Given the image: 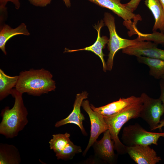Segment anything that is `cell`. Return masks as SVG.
Instances as JSON below:
<instances>
[{
	"label": "cell",
	"mask_w": 164,
	"mask_h": 164,
	"mask_svg": "<svg viewBox=\"0 0 164 164\" xmlns=\"http://www.w3.org/2000/svg\"><path fill=\"white\" fill-rule=\"evenodd\" d=\"M22 94L13 89L11 94L15 98L14 106L11 109L6 107L2 111L0 134L7 138L16 137L28 123V112L24 104Z\"/></svg>",
	"instance_id": "cell-1"
},
{
	"label": "cell",
	"mask_w": 164,
	"mask_h": 164,
	"mask_svg": "<svg viewBox=\"0 0 164 164\" xmlns=\"http://www.w3.org/2000/svg\"><path fill=\"white\" fill-rule=\"evenodd\" d=\"M18 76L15 88L22 94L40 96L54 91L56 88L52 74L43 68L22 71Z\"/></svg>",
	"instance_id": "cell-2"
},
{
	"label": "cell",
	"mask_w": 164,
	"mask_h": 164,
	"mask_svg": "<svg viewBox=\"0 0 164 164\" xmlns=\"http://www.w3.org/2000/svg\"><path fill=\"white\" fill-rule=\"evenodd\" d=\"M142 106V102L128 107L116 114L103 116L111 138L114 142V149L119 154L127 153L126 146L121 142L118 136L120 131L129 120L139 117Z\"/></svg>",
	"instance_id": "cell-3"
},
{
	"label": "cell",
	"mask_w": 164,
	"mask_h": 164,
	"mask_svg": "<svg viewBox=\"0 0 164 164\" xmlns=\"http://www.w3.org/2000/svg\"><path fill=\"white\" fill-rule=\"evenodd\" d=\"M103 21L104 24L107 27L109 32L110 37L107 43L109 52L106 63L107 70L111 71L113 65L115 54L118 50L134 45L139 41L144 40V39L140 36L133 40L120 37L116 31L114 17L110 13H104Z\"/></svg>",
	"instance_id": "cell-4"
},
{
	"label": "cell",
	"mask_w": 164,
	"mask_h": 164,
	"mask_svg": "<svg viewBox=\"0 0 164 164\" xmlns=\"http://www.w3.org/2000/svg\"><path fill=\"white\" fill-rule=\"evenodd\" d=\"M160 137L164 138V132H148L136 123L124 128L121 138L122 143L127 146L152 144L157 145Z\"/></svg>",
	"instance_id": "cell-5"
},
{
	"label": "cell",
	"mask_w": 164,
	"mask_h": 164,
	"mask_svg": "<svg viewBox=\"0 0 164 164\" xmlns=\"http://www.w3.org/2000/svg\"><path fill=\"white\" fill-rule=\"evenodd\" d=\"M140 97L142 106L139 117L147 123L151 131L155 130L164 113V104L159 98H152L145 93H142Z\"/></svg>",
	"instance_id": "cell-6"
},
{
	"label": "cell",
	"mask_w": 164,
	"mask_h": 164,
	"mask_svg": "<svg viewBox=\"0 0 164 164\" xmlns=\"http://www.w3.org/2000/svg\"><path fill=\"white\" fill-rule=\"evenodd\" d=\"M49 141L50 148L56 154L58 159H72L76 154L82 152L80 146L75 145L70 140V134H53Z\"/></svg>",
	"instance_id": "cell-7"
},
{
	"label": "cell",
	"mask_w": 164,
	"mask_h": 164,
	"mask_svg": "<svg viewBox=\"0 0 164 164\" xmlns=\"http://www.w3.org/2000/svg\"><path fill=\"white\" fill-rule=\"evenodd\" d=\"M94 153L93 161L110 164L116 163L117 156L114 150V142L112 139L108 129L104 132L102 138L96 140L92 146Z\"/></svg>",
	"instance_id": "cell-8"
},
{
	"label": "cell",
	"mask_w": 164,
	"mask_h": 164,
	"mask_svg": "<svg viewBox=\"0 0 164 164\" xmlns=\"http://www.w3.org/2000/svg\"><path fill=\"white\" fill-rule=\"evenodd\" d=\"M81 106L88 114L91 123L90 138L87 146L83 153V155L85 156L100 135L108 129V127L103 116L92 109L88 100H84Z\"/></svg>",
	"instance_id": "cell-9"
},
{
	"label": "cell",
	"mask_w": 164,
	"mask_h": 164,
	"mask_svg": "<svg viewBox=\"0 0 164 164\" xmlns=\"http://www.w3.org/2000/svg\"><path fill=\"white\" fill-rule=\"evenodd\" d=\"M158 44L141 40L136 44L122 49L126 54L136 56H143L164 60V50L157 47Z\"/></svg>",
	"instance_id": "cell-10"
},
{
	"label": "cell",
	"mask_w": 164,
	"mask_h": 164,
	"mask_svg": "<svg viewBox=\"0 0 164 164\" xmlns=\"http://www.w3.org/2000/svg\"><path fill=\"white\" fill-rule=\"evenodd\" d=\"M126 152L138 164H156L161 160L155 151L148 145L126 146Z\"/></svg>",
	"instance_id": "cell-11"
},
{
	"label": "cell",
	"mask_w": 164,
	"mask_h": 164,
	"mask_svg": "<svg viewBox=\"0 0 164 164\" xmlns=\"http://www.w3.org/2000/svg\"><path fill=\"white\" fill-rule=\"evenodd\" d=\"M101 7L111 10L114 14L121 18L125 22L132 23L133 20L136 24L141 20L140 15L135 14L128 9L124 4L121 2V0H87Z\"/></svg>",
	"instance_id": "cell-12"
},
{
	"label": "cell",
	"mask_w": 164,
	"mask_h": 164,
	"mask_svg": "<svg viewBox=\"0 0 164 164\" xmlns=\"http://www.w3.org/2000/svg\"><path fill=\"white\" fill-rule=\"evenodd\" d=\"M88 95V93L86 91L77 94L72 112L66 118L56 122L55 127L58 128L69 123L73 124L79 127L83 135H86L87 134L83 124V121L85 118L81 112L80 107L84 100L87 98Z\"/></svg>",
	"instance_id": "cell-13"
},
{
	"label": "cell",
	"mask_w": 164,
	"mask_h": 164,
	"mask_svg": "<svg viewBox=\"0 0 164 164\" xmlns=\"http://www.w3.org/2000/svg\"><path fill=\"white\" fill-rule=\"evenodd\" d=\"M142 102L140 97L132 96L125 98H120L117 101L99 107H96L92 104L90 105L94 111L106 116L117 113L128 107Z\"/></svg>",
	"instance_id": "cell-14"
},
{
	"label": "cell",
	"mask_w": 164,
	"mask_h": 164,
	"mask_svg": "<svg viewBox=\"0 0 164 164\" xmlns=\"http://www.w3.org/2000/svg\"><path fill=\"white\" fill-rule=\"evenodd\" d=\"M104 24V21L101 20L97 25L94 26L97 31V40L93 44L85 48L79 49L71 50L65 48V52H72L81 50L91 51L100 58L103 65V71L106 72L107 70V65L104 59L105 55L103 53L102 50L105 48L106 44L108 43L109 39L106 36H101L100 35L101 29Z\"/></svg>",
	"instance_id": "cell-15"
},
{
	"label": "cell",
	"mask_w": 164,
	"mask_h": 164,
	"mask_svg": "<svg viewBox=\"0 0 164 164\" xmlns=\"http://www.w3.org/2000/svg\"><path fill=\"white\" fill-rule=\"evenodd\" d=\"M18 35H29V32L24 23H22L14 29L7 24H4L1 26L0 31V49L5 55L7 54L5 47L6 43L11 38Z\"/></svg>",
	"instance_id": "cell-16"
},
{
	"label": "cell",
	"mask_w": 164,
	"mask_h": 164,
	"mask_svg": "<svg viewBox=\"0 0 164 164\" xmlns=\"http://www.w3.org/2000/svg\"><path fill=\"white\" fill-rule=\"evenodd\" d=\"M145 4L152 12L155 19L153 32L159 29L164 34V12L159 0H145Z\"/></svg>",
	"instance_id": "cell-17"
},
{
	"label": "cell",
	"mask_w": 164,
	"mask_h": 164,
	"mask_svg": "<svg viewBox=\"0 0 164 164\" xmlns=\"http://www.w3.org/2000/svg\"><path fill=\"white\" fill-rule=\"evenodd\" d=\"M21 162L19 151L15 146L7 144L0 143V164H19Z\"/></svg>",
	"instance_id": "cell-18"
},
{
	"label": "cell",
	"mask_w": 164,
	"mask_h": 164,
	"mask_svg": "<svg viewBox=\"0 0 164 164\" xmlns=\"http://www.w3.org/2000/svg\"><path fill=\"white\" fill-rule=\"evenodd\" d=\"M138 61L145 64L149 68V75L157 79L164 76V60L140 56L137 57Z\"/></svg>",
	"instance_id": "cell-19"
},
{
	"label": "cell",
	"mask_w": 164,
	"mask_h": 164,
	"mask_svg": "<svg viewBox=\"0 0 164 164\" xmlns=\"http://www.w3.org/2000/svg\"><path fill=\"white\" fill-rule=\"evenodd\" d=\"M18 76H10L0 69V100H2L11 94L18 79Z\"/></svg>",
	"instance_id": "cell-20"
},
{
	"label": "cell",
	"mask_w": 164,
	"mask_h": 164,
	"mask_svg": "<svg viewBox=\"0 0 164 164\" xmlns=\"http://www.w3.org/2000/svg\"><path fill=\"white\" fill-rule=\"evenodd\" d=\"M8 2H11L14 4L15 8L18 9L20 7L19 0H0V10L1 12L6 10V5Z\"/></svg>",
	"instance_id": "cell-21"
},
{
	"label": "cell",
	"mask_w": 164,
	"mask_h": 164,
	"mask_svg": "<svg viewBox=\"0 0 164 164\" xmlns=\"http://www.w3.org/2000/svg\"><path fill=\"white\" fill-rule=\"evenodd\" d=\"M141 1V0H131L128 2L124 4L128 9L133 12L137 9Z\"/></svg>",
	"instance_id": "cell-22"
},
{
	"label": "cell",
	"mask_w": 164,
	"mask_h": 164,
	"mask_svg": "<svg viewBox=\"0 0 164 164\" xmlns=\"http://www.w3.org/2000/svg\"><path fill=\"white\" fill-rule=\"evenodd\" d=\"M34 6L43 7L50 4L52 0H28Z\"/></svg>",
	"instance_id": "cell-23"
},
{
	"label": "cell",
	"mask_w": 164,
	"mask_h": 164,
	"mask_svg": "<svg viewBox=\"0 0 164 164\" xmlns=\"http://www.w3.org/2000/svg\"><path fill=\"white\" fill-rule=\"evenodd\" d=\"M160 87L161 94L159 98L164 104V80L161 79L160 81Z\"/></svg>",
	"instance_id": "cell-24"
},
{
	"label": "cell",
	"mask_w": 164,
	"mask_h": 164,
	"mask_svg": "<svg viewBox=\"0 0 164 164\" xmlns=\"http://www.w3.org/2000/svg\"><path fill=\"white\" fill-rule=\"evenodd\" d=\"M156 43H164V34L158 32L157 35Z\"/></svg>",
	"instance_id": "cell-25"
},
{
	"label": "cell",
	"mask_w": 164,
	"mask_h": 164,
	"mask_svg": "<svg viewBox=\"0 0 164 164\" xmlns=\"http://www.w3.org/2000/svg\"><path fill=\"white\" fill-rule=\"evenodd\" d=\"M164 126V119L160 121L159 124L157 127V129H159V130L162 131V128Z\"/></svg>",
	"instance_id": "cell-26"
},
{
	"label": "cell",
	"mask_w": 164,
	"mask_h": 164,
	"mask_svg": "<svg viewBox=\"0 0 164 164\" xmlns=\"http://www.w3.org/2000/svg\"><path fill=\"white\" fill-rule=\"evenodd\" d=\"M63 0L66 6L67 7H69L70 6L71 3H70V0Z\"/></svg>",
	"instance_id": "cell-27"
},
{
	"label": "cell",
	"mask_w": 164,
	"mask_h": 164,
	"mask_svg": "<svg viewBox=\"0 0 164 164\" xmlns=\"http://www.w3.org/2000/svg\"><path fill=\"white\" fill-rule=\"evenodd\" d=\"M161 3L164 12V0H159Z\"/></svg>",
	"instance_id": "cell-28"
},
{
	"label": "cell",
	"mask_w": 164,
	"mask_h": 164,
	"mask_svg": "<svg viewBox=\"0 0 164 164\" xmlns=\"http://www.w3.org/2000/svg\"><path fill=\"white\" fill-rule=\"evenodd\" d=\"M162 79H163L164 80V76L163 77H162Z\"/></svg>",
	"instance_id": "cell-29"
}]
</instances>
